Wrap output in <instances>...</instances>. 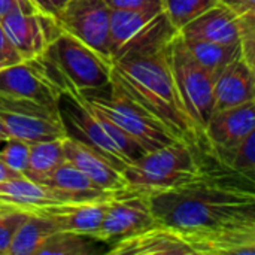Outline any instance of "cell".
<instances>
[{
    "label": "cell",
    "mask_w": 255,
    "mask_h": 255,
    "mask_svg": "<svg viewBox=\"0 0 255 255\" xmlns=\"http://www.w3.org/2000/svg\"><path fill=\"white\" fill-rule=\"evenodd\" d=\"M60 121L66 136L91 146L118 170H124L127 163L105 131L100 118L85 103L78 90L63 91L57 100Z\"/></svg>",
    "instance_id": "obj_7"
},
{
    "label": "cell",
    "mask_w": 255,
    "mask_h": 255,
    "mask_svg": "<svg viewBox=\"0 0 255 255\" xmlns=\"http://www.w3.org/2000/svg\"><path fill=\"white\" fill-rule=\"evenodd\" d=\"M111 7L105 0H69L57 16L61 30L111 60Z\"/></svg>",
    "instance_id": "obj_8"
},
{
    "label": "cell",
    "mask_w": 255,
    "mask_h": 255,
    "mask_svg": "<svg viewBox=\"0 0 255 255\" xmlns=\"http://www.w3.org/2000/svg\"><path fill=\"white\" fill-rule=\"evenodd\" d=\"M170 63L181 100L205 140V128L214 114L217 75L193 58L179 33L173 36L170 43Z\"/></svg>",
    "instance_id": "obj_5"
},
{
    "label": "cell",
    "mask_w": 255,
    "mask_h": 255,
    "mask_svg": "<svg viewBox=\"0 0 255 255\" xmlns=\"http://www.w3.org/2000/svg\"><path fill=\"white\" fill-rule=\"evenodd\" d=\"M178 33L188 40L235 45L241 43V19L230 7L218 3Z\"/></svg>",
    "instance_id": "obj_17"
},
{
    "label": "cell",
    "mask_w": 255,
    "mask_h": 255,
    "mask_svg": "<svg viewBox=\"0 0 255 255\" xmlns=\"http://www.w3.org/2000/svg\"><path fill=\"white\" fill-rule=\"evenodd\" d=\"M255 127V100L214 112L205 128L206 154L218 163Z\"/></svg>",
    "instance_id": "obj_11"
},
{
    "label": "cell",
    "mask_w": 255,
    "mask_h": 255,
    "mask_svg": "<svg viewBox=\"0 0 255 255\" xmlns=\"http://www.w3.org/2000/svg\"><path fill=\"white\" fill-rule=\"evenodd\" d=\"M16 7H22L27 10H36L28 0H0V18Z\"/></svg>",
    "instance_id": "obj_38"
},
{
    "label": "cell",
    "mask_w": 255,
    "mask_h": 255,
    "mask_svg": "<svg viewBox=\"0 0 255 255\" xmlns=\"http://www.w3.org/2000/svg\"><path fill=\"white\" fill-rule=\"evenodd\" d=\"M19 175H21V173L12 170L10 167H7V166L0 160V184L4 182V181H9V179H12V178H16V176H19Z\"/></svg>",
    "instance_id": "obj_39"
},
{
    "label": "cell",
    "mask_w": 255,
    "mask_h": 255,
    "mask_svg": "<svg viewBox=\"0 0 255 255\" xmlns=\"http://www.w3.org/2000/svg\"><path fill=\"white\" fill-rule=\"evenodd\" d=\"M0 111L10 112V114H24V115L60 120L58 111L55 109L46 108L28 99H21V97H15V96L4 94V93H0Z\"/></svg>",
    "instance_id": "obj_29"
},
{
    "label": "cell",
    "mask_w": 255,
    "mask_h": 255,
    "mask_svg": "<svg viewBox=\"0 0 255 255\" xmlns=\"http://www.w3.org/2000/svg\"><path fill=\"white\" fill-rule=\"evenodd\" d=\"M254 94L255 75L239 55L215 76L214 112L254 100Z\"/></svg>",
    "instance_id": "obj_18"
},
{
    "label": "cell",
    "mask_w": 255,
    "mask_h": 255,
    "mask_svg": "<svg viewBox=\"0 0 255 255\" xmlns=\"http://www.w3.org/2000/svg\"><path fill=\"white\" fill-rule=\"evenodd\" d=\"M196 255L255 254V226L227 223L205 233L184 236Z\"/></svg>",
    "instance_id": "obj_13"
},
{
    "label": "cell",
    "mask_w": 255,
    "mask_h": 255,
    "mask_svg": "<svg viewBox=\"0 0 255 255\" xmlns=\"http://www.w3.org/2000/svg\"><path fill=\"white\" fill-rule=\"evenodd\" d=\"M109 245L93 235L73 232H55L51 235L37 255H94L108 253Z\"/></svg>",
    "instance_id": "obj_24"
},
{
    "label": "cell",
    "mask_w": 255,
    "mask_h": 255,
    "mask_svg": "<svg viewBox=\"0 0 255 255\" xmlns=\"http://www.w3.org/2000/svg\"><path fill=\"white\" fill-rule=\"evenodd\" d=\"M30 212L24 209L0 211V255H7V250L19 230L25 223Z\"/></svg>",
    "instance_id": "obj_30"
},
{
    "label": "cell",
    "mask_w": 255,
    "mask_h": 255,
    "mask_svg": "<svg viewBox=\"0 0 255 255\" xmlns=\"http://www.w3.org/2000/svg\"><path fill=\"white\" fill-rule=\"evenodd\" d=\"M108 202L109 200L66 202L39 208L31 212L51 220L57 226L58 232H73L96 236L105 218Z\"/></svg>",
    "instance_id": "obj_14"
},
{
    "label": "cell",
    "mask_w": 255,
    "mask_h": 255,
    "mask_svg": "<svg viewBox=\"0 0 255 255\" xmlns=\"http://www.w3.org/2000/svg\"><path fill=\"white\" fill-rule=\"evenodd\" d=\"M51 188L61 203L66 202H91V200H109L115 193L106 191L87 178L79 169L69 161L58 166L52 175L43 182Z\"/></svg>",
    "instance_id": "obj_19"
},
{
    "label": "cell",
    "mask_w": 255,
    "mask_h": 255,
    "mask_svg": "<svg viewBox=\"0 0 255 255\" xmlns=\"http://www.w3.org/2000/svg\"><path fill=\"white\" fill-rule=\"evenodd\" d=\"M173 36L115 58L112 61V79L154 115L176 140L206 154L203 136L190 118L176 88L170 63Z\"/></svg>",
    "instance_id": "obj_2"
},
{
    "label": "cell",
    "mask_w": 255,
    "mask_h": 255,
    "mask_svg": "<svg viewBox=\"0 0 255 255\" xmlns=\"http://www.w3.org/2000/svg\"><path fill=\"white\" fill-rule=\"evenodd\" d=\"M155 224L145 191L126 188L117 191L108 202V209L96 238L109 247L130 235Z\"/></svg>",
    "instance_id": "obj_9"
},
{
    "label": "cell",
    "mask_w": 255,
    "mask_h": 255,
    "mask_svg": "<svg viewBox=\"0 0 255 255\" xmlns=\"http://www.w3.org/2000/svg\"><path fill=\"white\" fill-rule=\"evenodd\" d=\"M254 100H255V94H254Z\"/></svg>",
    "instance_id": "obj_44"
},
{
    "label": "cell",
    "mask_w": 255,
    "mask_h": 255,
    "mask_svg": "<svg viewBox=\"0 0 255 255\" xmlns=\"http://www.w3.org/2000/svg\"><path fill=\"white\" fill-rule=\"evenodd\" d=\"M28 155H30V143L15 137H9L6 142H3V146L0 149V160L7 167H10L12 170L21 175L27 167Z\"/></svg>",
    "instance_id": "obj_31"
},
{
    "label": "cell",
    "mask_w": 255,
    "mask_h": 255,
    "mask_svg": "<svg viewBox=\"0 0 255 255\" xmlns=\"http://www.w3.org/2000/svg\"><path fill=\"white\" fill-rule=\"evenodd\" d=\"M9 209H18L13 205H0V211H9Z\"/></svg>",
    "instance_id": "obj_41"
},
{
    "label": "cell",
    "mask_w": 255,
    "mask_h": 255,
    "mask_svg": "<svg viewBox=\"0 0 255 255\" xmlns=\"http://www.w3.org/2000/svg\"><path fill=\"white\" fill-rule=\"evenodd\" d=\"M0 121L10 137L21 139L27 143L66 137V131L60 120L0 111Z\"/></svg>",
    "instance_id": "obj_20"
},
{
    "label": "cell",
    "mask_w": 255,
    "mask_h": 255,
    "mask_svg": "<svg viewBox=\"0 0 255 255\" xmlns=\"http://www.w3.org/2000/svg\"><path fill=\"white\" fill-rule=\"evenodd\" d=\"M63 139L64 137L30 143L28 163L22 175L33 182L43 184L52 172L66 161Z\"/></svg>",
    "instance_id": "obj_23"
},
{
    "label": "cell",
    "mask_w": 255,
    "mask_h": 255,
    "mask_svg": "<svg viewBox=\"0 0 255 255\" xmlns=\"http://www.w3.org/2000/svg\"><path fill=\"white\" fill-rule=\"evenodd\" d=\"M63 148L66 161L79 169L100 188L112 193L127 188V182L124 179L123 172L112 166L91 146L66 136L63 139Z\"/></svg>",
    "instance_id": "obj_15"
},
{
    "label": "cell",
    "mask_w": 255,
    "mask_h": 255,
    "mask_svg": "<svg viewBox=\"0 0 255 255\" xmlns=\"http://www.w3.org/2000/svg\"><path fill=\"white\" fill-rule=\"evenodd\" d=\"M28 1L33 4V7L37 12L57 19L58 13L61 12V9L69 0H28Z\"/></svg>",
    "instance_id": "obj_35"
},
{
    "label": "cell",
    "mask_w": 255,
    "mask_h": 255,
    "mask_svg": "<svg viewBox=\"0 0 255 255\" xmlns=\"http://www.w3.org/2000/svg\"><path fill=\"white\" fill-rule=\"evenodd\" d=\"M0 205H10V203H7V202H1V200H0Z\"/></svg>",
    "instance_id": "obj_42"
},
{
    "label": "cell",
    "mask_w": 255,
    "mask_h": 255,
    "mask_svg": "<svg viewBox=\"0 0 255 255\" xmlns=\"http://www.w3.org/2000/svg\"><path fill=\"white\" fill-rule=\"evenodd\" d=\"M229 223H242V224L255 226V196L253 199H250L247 203L238 208V211L235 212V215L232 217Z\"/></svg>",
    "instance_id": "obj_36"
},
{
    "label": "cell",
    "mask_w": 255,
    "mask_h": 255,
    "mask_svg": "<svg viewBox=\"0 0 255 255\" xmlns=\"http://www.w3.org/2000/svg\"><path fill=\"white\" fill-rule=\"evenodd\" d=\"M0 93L28 99L46 108L57 109L60 93L46 82L25 60L0 69Z\"/></svg>",
    "instance_id": "obj_16"
},
{
    "label": "cell",
    "mask_w": 255,
    "mask_h": 255,
    "mask_svg": "<svg viewBox=\"0 0 255 255\" xmlns=\"http://www.w3.org/2000/svg\"><path fill=\"white\" fill-rule=\"evenodd\" d=\"M251 12H253V15H254V18H255V9L254 10H251Z\"/></svg>",
    "instance_id": "obj_43"
},
{
    "label": "cell",
    "mask_w": 255,
    "mask_h": 255,
    "mask_svg": "<svg viewBox=\"0 0 255 255\" xmlns=\"http://www.w3.org/2000/svg\"><path fill=\"white\" fill-rule=\"evenodd\" d=\"M79 93L91 108L123 128L146 152L176 140L154 115L134 102L112 78L108 87Z\"/></svg>",
    "instance_id": "obj_4"
},
{
    "label": "cell",
    "mask_w": 255,
    "mask_h": 255,
    "mask_svg": "<svg viewBox=\"0 0 255 255\" xmlns=\"http://www.w3.org/2000/svg\"><path fill=\"white\" fill-rule=\"evenodd\" d=\"M220 3L230 7L238 15H244L255 9V0H220Z\"/></svg>",
    "instance_id": "obj_37"
},
{
    "label": "cell",
    "mask_w": 255,
    "mask_h": 255,
    "mask_svg": "<svg viewBox=\"0 0 255 255\" xmlns=\"http://www.w3.org/2000/svg\"><path fill=\"white\" fill-rule=\"evenodd\" d=\"M111 255H196L188 241L176 230L152 224L112 244Z\"/></svg>",
    "instance_id": "obj_12"
},
{
    "label": "cell",
    "mask_w": 255,
    "mask_h": 255,
    "mask_svg": "<svg viewBox=\"0 0 255 255\" xmlns=\"http://www.w3.org/2000/svg\"><path fill=\"white\" fill-rule=\"evenodd\" d=\"M55 232H58V229L51 220L30 212L25 223L16 232L7 255H37L46 239Z\"/></svg>",
    "instance_id": "obj_25"
},
{
    "label": "cell",
    "mask_w": 255,
    "mask_h": 255,
    "mask_svg": "<svg viewBox=\"0 0 255 255\" xmlns=\"http://www.w3.org/2000/svg\"><path fill=\"white\" fill-rule=\"evenodd\" d=\"M1 27L24 60L45 52L48 45L63 31L55 18L37 10L16 7L0 18Z\"/></svg>",
    "instance_id": "obj_10"
},
{
    "label": "cell",
    "mask_w": 255,
    "mask_h": 255,
    "mask_svg": "<svg viewBox=\"0 0 255 255\" xmlns=\"http://www.w3.org/2000/svg\"><path fill=\"white\" fill-rule=\"evenodd\" d=\"M9 137H10V136H9V133L6 131L4 126H3V124H1V121H0V145H3V142H6Z\"/></svg>",
    "instance_id": "obj_40"
},
{
    "label": "cell",
    "mask_w": 255,
    "mask_h": 255,
    "mask_svg": "<svg viewBox=\"0 0 255 255\" xmlns=\"http://www.w3.org/2000/svg\"><path fill=\"white\" fill-rule=\"evenodd\" d=\"M223 169L206 167L181 187L148 193L155 223L182 236L211 232L229 223L238 208L255 196V173Z\"/></svg>",
    "instance_id": "obj_1"
},
{
    "label": "cell",
    "mask_w": 255,
    "mask_h": 255,
    "mask_svg": "<svg viewBox=\"0 0 255 255\" xmlns=\"http://www.w3.org/2000/svg\"><path fill=\"white\" fill-rule=\"evenodd\" d=\"M218 3L220 0H161V9L173 30L178 33Z\"/></svg>",
    "instance_id": "obj_27"
},
{
    "label": "cell",
    "mask_w": 255,
    "mask_h": 255,
    "mask_svg": "<svg viewBox=\"0 0 255 255\" xmlns=\"http://www.w3.org/2000/svg\"><path fill=\"white\" fill-rule=\"evenodd\" d=\"M202 154L205 152L181 140L148 151L123 170L127 188L155 193L181 187L206 170Z\"/></svg>",
    "instance_id": "obj_3"
},
{
    "label": "cell",
    "mask_w": 255,
    "mask_h": 255,
    "mask_svg": "<svg viewBox=\"0 0 255 255\" xmlns=\"http://www.w3.org/2000/svg\"><path fill=\"white\" fill-rule=\"evenodd\" d=\"M21 61H24V58L15 49V46L6 36V33L1 27V22H0V69L12 66V64H18Z\"/></svg>",
    "instance_id": "obj_33"
},
{
    "label": "cell",
    "mask_w": 255,
    "mask_h": 255,
    "mask_svg": "<svg viewBox=\"0 0 255 255\" xmlns=\"http://www.w3.org/2000/svg\"><path fill=\"white\" fill-rule=\"evenodd\" d=\"M45 54L78 91L99 90L111 84L112 63L66 31L48 45Z\"/></svg>",
    "instance_id": "obj_6"
},
{
    "label": "cell",
    "mask_w": 255,
    "mask_h": 255,
    "mask_svg": "<svg viewBox=\"0 0 255 255\" xmlns=\"http://www.w3.org/2000/svg\"><path fill=\"white\" fill-rule=\"evenodd\" d=\"M241 19V55L255 75V18L253 12L239 15Z\"/></svg>",
    "instance_id": "obj_32"
},
{
    "label": "cell",
    "mask_w": 255,
    "mask_h": 255,
    "mask_svg": "<svg viewBox=\"0 0 255 255\" xmlns=\"http://www.w3.org/2000/svg\"><path fill=\"white\" fill-rule=\"evenodd\" d=\"M105 3L111 9H128V10L161 7V0H105Z\"/></svg>",
    "instance_id": "obj_34"
},
{
    "label": "cell",
    "mask_w": 255,
    "mask_h": 255,
    "mask_svg": "<svg viewBox=\"0 0 255 255\" xmlns=\"http://www.w3.org/2000/svg\"><path fill=\"white\" fill-rule=\"evenodd\" d=\"M182 40L188 52L193 55V58L215 75L220 73L230 61H233L236 57L241 55V43L223 45V43H215V42L188 40L184 37Z\"/></svg>",
    "instance_id": "obj_26"
},
{
    "label": "cell",
    "mask_w": 255,
    "mask_h": 255,
    "mask_svg": "<svg viewBox=\"0 0 255 255\" xmlns=\"http://www.w3.org/2000/svg\"><path fill=\"white\" fill-rule=\"evenodd\" d=\"M218 164L236 172L255 173V127L236 148L218 161Z\"/></svg>",
    "instance_id": "obj_28"
},
{
    "label": "cell",
    "mask_w": 255,
    "mask_h": 255,
    "mask_svg": "<svg viewBox=\"0 0 255 255\" xmlns=\"http://www.w3.org/2000/svg\"><path fill=\"white\" fill-rule=\"evenodd\" d=\"M163 12L161 7L154 9H112L111 10V60L143 30H146L155 18Z\"/></svg>",
    "instance_id": "obj_22"
},
{
    "label": "cell",
    "mask_w": 255,
    "mask_h": 255,
    "mask_svg": "<svg viewBox=\"0 0 255 255\" xmlns=\"http://www.w3.org/2000/svg\"><path fill=\"white\" fill-rule=\"evenodd\" d=\"M0 200L28 212L61 203L51 188L43 184L33 182L24 175L0 184Z\"/></svg>",
    "instance_id": "obj_21"
}]
</instances>
